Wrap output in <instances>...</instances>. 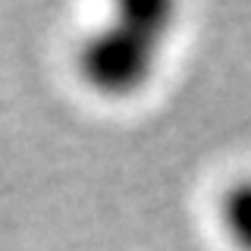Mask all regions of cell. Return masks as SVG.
<instances>
[{"label":"cell","instance_id":"1","mask_svg":"<svg viewBox=\"0 0 251 251\" xmlns=\"http://www.w3.org/2000/svg\"><path fill=\"white\" fill-rule=\"evenodd\" d=\"M173 10L160 0H129L85 38L78 50V73L98 94L129 98L154 78L163 44L173 28Z\"/></svg>","mask_w":251,"mask_h":251},{"label":"cell","instance_id":"2","mask_svg":"<svg viewBox=\"0 0 251 251\" xmlns=\"http://www.w3.org/2000/svg\"><path fill=\"white\" fill-rule=\"evenodd\" d=\"M220 220L223 232L239 251H251V176L239 179L220 204Z\"/></svg>","mask_w":251,"mask_h":251}]
</instances>
